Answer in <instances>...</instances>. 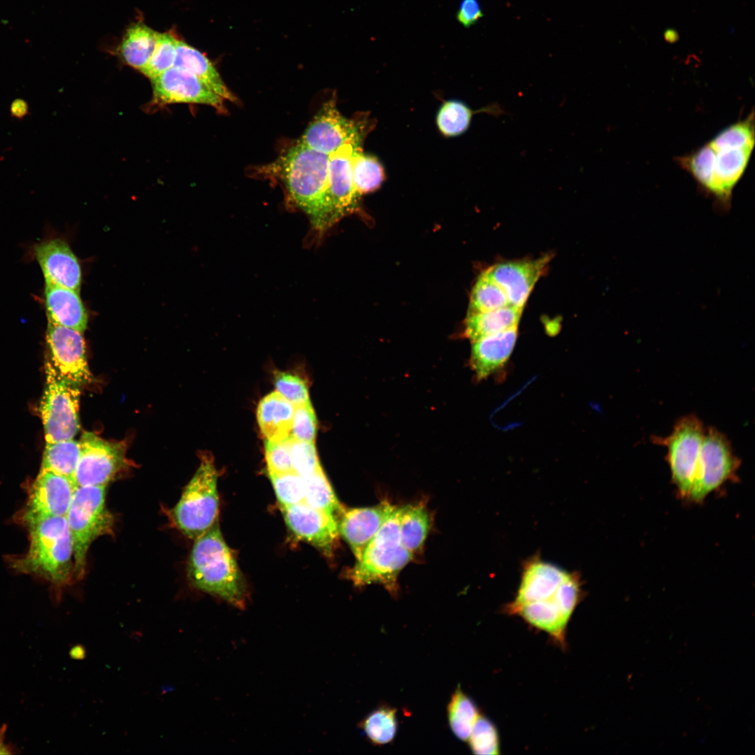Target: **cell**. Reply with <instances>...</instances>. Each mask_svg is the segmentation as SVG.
I'll return each mask as SVG.
<instances>
[{"label":"cell","mask_w":755,"mask_h":755,"mask_svg":"<svg viewBox=\"0 0 755 755\" xmlns=\"http://www.w3.org/2000/svg\"><path fill=\"white\" fill-rule=\"evenodd\" d=\"M754 117L721 131L698 150L677 159V163L706 192L724 204L743 175L754 145Z\"/></svg>","instance_id":"obj_1"},{"label":"cell","mask_w":755,"mask_h":755,"mask_svg":"<svg viewBox=\"0 0 755 755\" xmlns=\"http://www.w3.org/2000/svg\"><path fill=\"white\" fill-rule=\"evenodd\" d=\"M328 162L329 155L297 142L264 168L284 183L293 201L318 230L334 224L327 193Z\"/></svg>","instance_id":"obj_2"},{"label":"cell","mask_w":755,"mask_h":755,"mask_svg":"<svg viewBox=\"0 0 755 755\" xmlns=\"http://www.w3.org/2000/svg\"><path fill=\"white\" fill-rule=\"evenodd\" d=\"M187 575L197 589L232 606L244 609L248 595L237 562L225 542L218 522L194 540Z\"/></svg>","instance_id":"obj_3"},{"label":"cell","mask_w":755,"mask_h":755,"mask_svg":"<svg viewBox=\"0 0 755 755\" xmlns=\"http://www.w3.org/2000/svg\"><path fill=\"white\" fill-rule=\"evenodd\" d=\"M27 552L13 563L22 573L33 574L56 585L73 577V545L66 517H50L28 525Z\"/></svg>","instance_id":"obj_4"},{"label":"cell","mask_w":755,"mask_h":755,"mask_svg":"<svg viewBox=\"0 0 755 755\" xmlns=\"http://www.w3.org/2000/svg\"><path fill=\"white\" fill-rule=\"evenodd\" d=\"M581 576L534 555L522 567L520 582L514 599L503 607V612L528 603L557 606L570 621L583 598Z\"/></svg>","instance_id":"obj_5"},{"label":"cell","mask_w":755,"mask_h":755,"mask_svg":"<svg viewBox=\"0 0 755 755\" xmlns=\"http://www.w3.org/2000/svg\"><path fill=\"white\" fill-rule=\"evenodd\" d=\"M402 510L403 507L395 508L349 571L354 585L379 584L391 593L396 592L397 577L413 556L401 541Z\"/></svg>","instance_id":"obj_6"},{"label":"cell","mask_w":755,"mask_h":755,"mask_svg":"<svg viewBox=\"0 0 755 755\" xmlns=\"http://www.w3.org/2000/svg\"><path fill=\"white\" fill-rule=\"evenodd\" d=\"M105 486L76 487L66 515L73 545V577L81 579L87 552L99 537L112 535L114 519L106 505Z\"/></svg>","instance_id":"obj_7"},{"label":"cell","mask_w":755,"mask_h":755,"mask_svg":"<svg viewBox=\"0 0 755 755\" xmlns=\"http://www.w3.org/2000/svg\"><path fill=\"white\" fill-rule=\"evenodd\" d=\"M217 477L212 457L202 455L196 473L169 513L173 524L190 539L202 535L217 521Z\"/></svg>","instance_id":"obj_8"},{"label":"cell","mask_w":755,"mask_h":755,"mask_svg":"<svg viewBox=\"0 0 755 755\" xmlns=\"http://www.w3.org/2000/svg\"><path fill=\"white\" fill-rule=\"evenodd\" d=\"M40 413L46 443L74 438L80 429V387L61 378L47 360Z\"/></svg>","instance_id":"obj_9"},{"label":"cell","mask_w":755,"mask_h":755,"mask_svg":"<svg viewBox=\"0 0 755 755\" xmlns=\"http://www.w3.org/2000/svg\"><path fill=\"white\" fill-rule=\"evenodd\" d=\"M705 433L702 422L694 415L678 419L670 435L653 436L652 441L668 449L672 480L683 498H688L693 482Z\"/></svg>","instance_id":"obj_10"},{"label":"cell","mask_w":755,"mask_h":755,"mask_svg":"<svg viewBox=\"0 0 755 755\" xmlns=\"http://www.w3.org/2000/svg\"><path fill=\"white\" fill-rule=\"evenodd\" d=\"M739 464L727 438L714 428L705 430L689 498L703 501L735 475Z\"/></svg>","instance_id":"obj_11"},{"label":"cell","mask_w":755,"mask_h":755,"mask_svg":"<svg viewBox=\"0 0 755 755\" xmlns=\"http://www.w3.org/2000/svg\"><path fill=\"white\" fill-rule=\"evenodd\" d=\"M366 117L356 120L344 117L335 99L327 101L315 115L298 142L330 155L347 143H361L369 129Z\"/></svg>","instance_id":"obj_12"},{"label":"cell","mask_w":755,"mask_h":755,"mask_svg":"<svg viewBox=\"0 0 755 755\" xmlns=\"http://www.w3.org/2000/svg\"><path fill=\"white\" fill-rule=\"evenodd\" d=\"M81 453L74 474L76 487L105 486L128 466L123 443L104 440L85 432L80 440Z\"/></svg>","instance_id":"obj_13"},{"label":"cell","mask_w":755,"mask_h":755,"mask_svg":"<svg viewBox=\"0 0 755 755\" xmlns=\"http://www.w3.org/2000/svg\"><path fill=\"white\" fill-rule=\"evenodd\" d=\"M82 333L48 322L45 336L48 361L61 378L78 387L89 383L92 378Z\"/></svg>","instance_id":"obj_14"},{"label":"cell","mask_w":755,"mask_h":755,"mask_svg":"<svg viewBox=\"0 0 755 755\" xmlns=\"http://www.w3.org/2000/svg\"><path fill=\"white\" fill-rule=\"evenodd\" d=\"M76 486L74 480L51 470L41 469L29 491L22 515L26 525L50 517H66Z\"/></svg>","instance_id":"obj_15"},{"label":"cell","mask_w":755,"mask_h":755,"mask_svg":"<svg viewBox=\"0 0 755 755\" xmlns=\"http://www.w3.org/2000/svg\"><path fill=\"white\" fill-rule=\"evenodd\" d=\"M152 103L157 106L176 103L205 104L224 112V101L189 72L173 66L151 80Z\"/></svg>","instance_id":"obj_16"},{"label":"cell","mask_w":755,"mask_h":755,"mask_svg":"<svg viewBox=\"0 0 755 755\" xmlns=\"http://www.w3.org/2000/svg\"><path fill=\"white\" fill-rule=\"evenodd\" d=\"M285 522L296 536L330 555L339 535L335 516L304 501L281 507Z\"/></svg>","instance_id":"obj_17"},{"label":"cell","mask_w":755,"mask_h":755,"mask_svg":"<svg viewBox=\"0 0 755 755\" xmlns=\"http://www.w3.org/2000/svg\"><path fill=\"white\" fill-rule=\"evenodd\" d=\"M360 145L347 143L329 155L327 193L334 223L358 207L361 195L354 186L352 157Z\"/></svg>","instance_id":"obj_18"},{"label":"cell","mask_w":755,"mask_h":755,"mask_svg":"<svg viewBox=\"0 0 755 755\" xmlns=\"http://www.w3.org/2000/svg\"><path fill=\"white\" fill-rule=\"evenodd\" d=\"M549 259L545 256L534 260L503 262L484 272L503 290L510 305L524 308Z\"/></svg>","instance_id":"obj_19"},{"label":"cell","mask_w":755,"mask_h":755,"mask_svg":"<svg viewBox=\"0 0 755 755\" xmlns=\"http://www.w3.org/2000/svg\"><path fill=\"white\" fill-rule=\"evenodd\" d=\"M34 251L46 284L79 292L80 266L64 240L55 238L43 241L35 245Z\"/></svg>","instance_id":"obj_20"},{"label":"cell","mask_w":755,"mask_h":755,"mask_svg":"<svg viewBox=\"0 0 755 755\" xmlns=\"http://www.w3.org/2000/svg\"><path fill=\"white\" fill-rule=\"evenodd\" d=\"M396 506L387 501L376 505L344 510L339 533L350 545L357 560Z\"/></svg>","instance_id":"obj_21"},{"label":"cell","mask_w":755,"mask_h":755,"mask_svg":"<svg viewBox=\"0 0 755 755\" xmlns=\"http://www.w3.org/2000/svg\"><path fill=\"white\" fill-rule=\"evenodd\" d=\"M518 335L517 326L472 342L469 364L482 381L501 369L509 360Z\"/></svg>","instance_id":"obj_22"},{"label":"cell","mask_w":755,"mask_h":755,"mask_svg":"<svg viewBox=\"0 0 755 755\" xmlns=\"http://www.w3.org/2000/svg\"><path fill=\"white\" fill-rule=\"evenodd\" d=\"M44 296L48 322L85 331L88 318L79 292L45 283Z\"/></svg>","instance_id":"obj_23"},{"label":"cell","mask_w":755,"mask_h":755,"mask_svg":"<svg viewBox=\"0 0 755 755\" xmlns=\"http://www.w3.org/2000/svg\"><path fill=\"white\" fill-rule=\"evenodd\" d=\"M174 66L196 77L209 89L224 100L236 102L237 99L226 87L211 62L197 49L178 40Z\"/></svg>","instance_id":"obj_24"},{"label":"cell","mask_w":755,"mask_h":755,"mask_svg":"<svg viewBox=\"0 0 755 755\" xmlns=\"http://www.w3.org/2000/svg\"><path fill=\"white\" fill-rule=\"evenodd\" d=\"M294 410L295 405L275 391L259 401L257 422L265 440H277L290 436Z\"/></svg>","instance_id":"obj_25"},{"label":"cell","mask_w":755,"mask_h":755,"mask_svg":"<svg viewBox=\"0 0 755 755\" xmlns=\"http://www.w3.org/2000/svg\"><path fill=\"white\" fill-rule=\"evenodd\" d=\"M522 310L508 305L494 310L468 314L463 336L473 342L518 326Z\"/></svg>","instance_id":"obj_26"},{"label":"cell","mask_w":755,"mask_h":755,"mask_svg":"<svg viewBox=\"0 0 755 755\" xmlns=\"http://www.w3.org/2000/svg\"><path fill=\"white\" fill-rule=\"evenodd\" d=\"M480 113L496 117L505 113L497 102L473 110L462 101L451 100L445 102L440 108L436 117L437 125L444 136H459L468 130L473 115Z\"/></svg>","instance_id":"obj_27"},{"label":"cell","mask_w":755,"mask_h":755,"mask_svg":"<svg viewBox=\"0 0 755 755\" xmlns=\"http://www.w3.org/2000/svg\"><path fill=\"white\" fill-rule=\"evenodd\" d=\"M157 35V31L143 23L129 28L120 48L123 61L138 71L143 69L154 51Z\"/></svg>","instance_id":"obj_28"},{"label":"cell","mask_w":755,"mask_h":755,"mask_svg":"<svg viewBox=\"0 0 755 755\" xmlns=\"http://www.w3.org/2000/svg\"><path fill=\"white\" fill-rule=\"evenodd\" d=\"M431 527V517L421 504L403 506L399 533L402 545L412 554L423 546Z\"/></svg>","instance_id":"obj_29"},{"label":"cell","mask_w":755,"mask_h":755,"mask_svg":"<svg viewBox=\"0 0 755 755\" xmlns=\"http://www.w3.org/2000/svg\"><path fill=\"white\" fill-rule=\"evenodd\" d=\"M81 453L74 438L46 443L41 469L51 470L73 480Z\"/></svg>","instance_id":"obj_30"},{"label":"cell","mask_w":755,"mask_h":755,"mask_svg":"<svg viewBox=\"0 0 755 755\" xmlns=\"http://www.w3.org/2000/svg\"><path fill=\"white\" fill-rule=\"evenodd\" d=\"M479 715L475 702L459 686L447 705L448 722L454 735L462 741H468Z\"/></svg>","instance_id":"obj_31"},{"label":"cell","mask_w":755,"mask_h":755,"mask_svg":"<svg viewBox=\"0 0 755 755\" xmlns=\"http://www.w3.org/2000/svg\"><path fill=\"white\" fill-rule=\"evenodd\" d=\"M303 480L305 503L333 516L344 511L322 467Z\"/></svg>","instance_id":"obj_32"},{"label":"cell","mask_w":755,"mask_h":755,"mask_svg":"<svg viewBox=\"0 0 755 755\" xmlns=\"http://www.w3.org/2000/svg\"><path fill=\"white\" fill-rule=\"evenodd\" d=\"M366 738L375 745L391 742L397 732L396 710L382 705L370 712L360 723Z\"/></svg>","instance_id":"obj_33"},{"label":"cell","mask_w":755,"mask_h":755,"mask_svg":"<svg viewBox=\"0 0 755 755\" xmlns=\"http://www.w3.org/2000/svg\"><path fill=\"white\" fill-rule=\"evenodd\" d=\"M352 177L354 186L359 195L378 189L384 180L383 166L374 156L356 150L352 157Z\"/></svg>","instance_id":"obj_34"},{"label":"cell","mask_w":755,"mask_h":755,"mask_svg":"<svg viewBox=\"0 0 755 755\" xmlns=\"http://www.w3.org/2000/svg\"><path fill=\"white\" fill-rule=\"evenodd\" d=\"M510 305L503 290L484 271L470 294L468 314L487 312Z\"/></svg>","instance_id":"obj_35"},{"label":"cell","mask_w":755,"mask_h":755,"mask_svg":"<svg viewBox=\"0 0 755 755\" xmlns=\"http://www.w3.org/2000/svg\"><path fill=\"white\" fill-rule=\"evenodd\" d=\"M178 39L171 33H158L154 51L140 71L150 80L174 66Z\"/></svg>","instance_id":"obj_36"},{"label":"cell","mask_w":755,"mask_h":755,"mask_svg":"<svg viewBox=\"0 0 755 755\" xmlns=\"http://www.w3.org/2000/svg\"><path fill=\"white\" fill-rule=\"evenodd\" d=\"M468 741L470 749L475 754H500L498 730L494 723L484 715L480 714L477 718Z\"/></svg>","instance_id":"obj_37"},{"label":"cell","mask_w":755,"mask_h":755,"mask_svg":"<svg viewBox=\"0 0 755 755\" xmlns=\"http://www.w3.org/2000/svg\"><path fill=\"white\" fill-rule=\"evenodd\" d=\"M268 475L281 507L303 501L305 487L303 477L294 471Z\"/></svg>","instance_id":"obj_38"},{"label":"cell","mask_w":755,"mask_h":755,"mask_svg":"<svg viewBox=\"0 0 755 755\" xmlns=\"http://www.w3.org/2000/svg\"><path fill=\"white\" fill-rule=\"evenodd\" d=\"M291 462L293 471L303 477L317 470L321 466L314 442L292 438Z\"/></svg>","instance_id":"obj_39"},{"label":"cell","mask_w":755,"mask_h":755,"mask_svg":"<svg viewBox=\"0 0 755 755\" xmlns=\"http://www.w3.org/2000/svg\"><path fill=\"white\" fill-rule=\"evenodd\" d=\"M292 438L277 440H265L264 450L268 473L293 471L291 462Z\"/></svg>","instance_id":"obj_40"},{"label":"cell","mask_w":755,"mask_h":755,"mask_svg":"<svg viewBox=\"0 0 755 755\" xmlns=\"http://www.w3.org/2000/svg\"><path fill=\"white\" fill-rule=\"evenodd\" d=\"M317 418L310 403L295 405L290 437L294 440L314 442L317 433Z\"/></svg>","instance_id":"obj_41"},{"label":"cell","mask_w":755,"mask_h":755,"mask_svg":"<svg viewBox=\"0 0 755 755\" xmlns=\"http://www.w3.org/2000/svg\"><path fill=\"white\" fill-rule=\"evenodd\" d=\"M274 382L275 391L294 405L310 401L307 385L298 375L278 372L275 375Z\"/></svg>","instance_id":"obj_42"},{"label":"cell","mask_w":755,"mask_h":755,"mask_svg":"<svg viewBox=\"0 0 755 755\" xmlns=\"http://www.w3.org/2000/svg\"><path fill=\"white\" fill-rule=\"evenodd\" d=\"M482 16L479 0H461L459 3L456 17L464 27L468 28L475 24Z\"/></svg>","instance_id":"obj_43"},{"label":"cell","mask_w":755,"mask_h":755,"mask_svg":"<svg viewBox=\"0 0 755 755\" xmlns=\"http://www.w3.org/2000/svg\"><path fill=\"white\" fill-rule=\"evenodd\" d=\"M6 730V726L3 725L0 727V754H15L14 749L9 744L5 742V733Z\"/></svg>","instance_id":"obj_44"},{"label":"cell","mask_w":755,"mask_h":755,"mask_svg":"<svg viewBox=\"0 0 755 755\" xmlns=\"http://www.w3.org/2000/svg\"><path fill=\"white\" fill-rule=\"evenodd\" d=\"M664 38L669 43H674L679 39L678 33L673 29H668L664 32Z\"/></svg>","instance_id":"obj_45"},{"label":"cell","mask_w":755,"mask_h":755,"mask_svg":"<svg viewBox=\"0 0 755 755\" xmlns=\"http://www.w3.org/2000/svg\"><path fill=\"white\" fill-rule=\"evenodd\" d=\"M85 649L80 645L73 647L70 651V656L75 659H82L85 657Z\"/></svg>","instance_id":"obj_46"},{"label":"cell","mask_w":755,"mask_h":755,"mask_svg":"<svg viewBox=\"0 0 755 755\" xmlns=\"http://www.w3.org/2000/svg\"><path fill=\"white\" fill-rule=\"evenodd\" d=\"M23 103L24 102L21 101H15L12 106L13 113H15L16 115H18L19 114L23 115V113H25L27 108L26 105L23 106Z\"/></svg>","instance_id":"obj_47"}]
</instances>
